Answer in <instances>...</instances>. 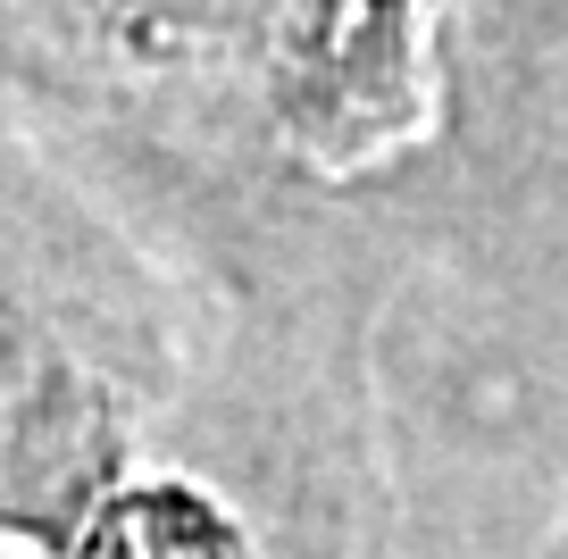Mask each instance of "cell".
<instances>
[{
	"instance_id": "1",
	"label": "cell",
	"mask_w": 568,
	"mask_h": 559,
	"mask_svg": "<svg viewBox=\"0 0 568 559\" xmlns=\"http://www.w3.org/2000/svg\"><path fill=\"white\" fill-rule=\"evenodd\" d=\"M284 134L318 159H359L426 118V0H293L267 42Z\"/></svg>"
},
{
	"instance_id": "2",
	"label": "cell",
	"mask_w": 568,
	"mask_h": 559,
	"mask_svg": "<svg viewBox=\"0 0 568 559\" xmlns=\"http://www.w3.org/2000/svg\"><path fill=\"white\" fill-rule=\"evenodd\" d=\"M51 559H276L243 526L234 492L201 485V476H151L125 468L101 501L75 518V535Z\"/></svg>"
},
{
	"instance_id": "3",
	"label": "cell",
	"mask_w": 568,
	"mask_h": 559,
	"mask_svg": "<svg viewBox=\"0 0 568 559\" xmlns=\"http://www.w3.org/2000/svg\"><path fill=\"white\" fill-rule=\"evenodd\" d=\"M92 18L134 51H226V42H276V26L293 18V0H84Z\"/></svg>"
},
{
	"instance_id": "4",
	"label": "cell",
	"mask_w": 568,
	"mask_h": 559,
	"mask_svg": "<svg viewBox=\"0 0 568 559\" xmlns=\"http://www.w3.org/2000/svg\"><path fill=\"white\" fill-rule=\"evenodd\" d=\"M544 559H568V526H560V535H551V551Z\"/></svg>"
}]
</instances>
